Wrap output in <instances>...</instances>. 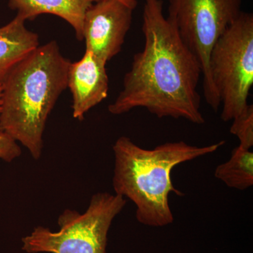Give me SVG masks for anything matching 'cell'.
I'll use <instances>...</instances> for the list:
<instances>
[{"instance_id":"6da1fadb","label":"cell","mask_w":253,"mask_h":253,"mask_svg":"<svg viewBox=\"0 0 253 253\" xmlns=\"http://www.w3.org/2000/svg\"><path fill=\"white\" fill-rule=\"evenodd\" d=\"M144 49L133 57L123 90L108 110L115 116L143 108L158 118L206 121L198 91L202 68L163 14V0H144Z\"/></svg>"},{"instance_id":"7a4b0ae2","label":"cell","mask_w":253,"mask_h":253,"mask_svg":"<svg viewBox=\"0 0 253 253\" xmlns=\"http://www.w3.org/2000/svg\"><path fill=\"white\" fill-rule=\"evenodd\" d=\"M71 61L53 41L40 45L11 71L2 84L0 131L41 158L46 121L68 88Z\"/></svg>"},{"instance_id":"3957f363","label":"cell","mask_w":253,"mask_h":253,"mask_svg":"<svg viewBox=\"0 0 253 253\" xmlns=\"http://www.w3.org/2000/svg\"><path fill=\"white\" fill-rule=\"evenodd\" d=\"M224 144L225 141L222 140L198 146L180 141L146 149L127 136H121L113 146L115 194L134 203L136 220L143 225H169L174 221L169 194L184 195L173 185L172 169L181 163L212 154Z\"/></svg>"},{"instance_id":"277c9868","label":"cell","mask_w":253,"mask_h":253,"mask_svg":"<svg viewBox=\"0 0 253 253\" xmlns=\"http://www.w3.org/2000/svg\"><path fill=\"white\" fill-rule=\"evenodd\" d=\"M126 205L122 196L96 193L85 212L66 209L60 214L59 231L35 228L21 239L22 250L27 253H106L111 224Z\"/></svg>"},{"instance_id":"5b68a950","label":"cell","mask_w":253,"mask_h":253,"mask_svg":"<svg viewBox=\"0 0 253 253\" xmlns=\"http://www.w3.org/2000/svg\"><path fill=\"white\" fill-rule=\"evenodd\" d=\"M211 80L222 105L221 119L233 121L249 106L253 85V15L242 11L216 42L209 59Z\"/></svg>"},{"instance_id":"8992f818","label":"cell","mask_w":253,"mask_h":253,"mask_svg":"<svg viewBox=\"0 0 253 253\" xmlns=\"http://www.w3.org/2000/svg\"><path fill=\"white\" fill-rule=\"evenodd\" d=\"M241 6L242 0H169L167 18L199 60L205 99L215 112L221 102L210 75V55L216 42L242 13Z\"/></svg>"},{"instance_id":"52a82bcc","label":"cell","mask_w":253,"mask_h":253,"mask_svg":"<svg viewBox=\"0 0 253 253\" xmlns=\"http://www.w3.org/2000/svg\"><path fill=\"white\" fill-rule=\"evenodd\" d=\"M134 10L119 0H99L91 5L83 20L86 50L105 63L117 56L130 29Z\"/></svg>"},{"instance_id":"ba28073f","label":"cell","mask_w":253,"mask_h":253,"mask_svg":"<svg viewBox=\"0 0 253 253\" xmlns=\"http://www.w3.org/2000/svg\"><path fill=\"white\" fill-rule=\"evenodd\" d=\"M106 63L85 49L83 58L68 68V87L73 96V117L83 121L89 110L108 96L109 80Z\"/></svg>"},{"instance_id":"9c48e42d","label":"cell","mask_w":253,"mask_h":253,"mask_svg":"<svg viewBox=\"0 0 253 253\" xmlns=\"http://www.w3.org/2000/svg\"><path fill=\"white\" fill-rule=\"evenodd\" d=\"M99 0H9L10 9L25 21H33L42 14L59 16L71 25L78 41H83L84 14Z\"/></svg>"},{"instance_id":"30bf717a","label":"cell","mask_w":253,"mask_h":253,"mask_svg":"<svg viewBox=\"0 0 253 253\" xmlns=\"http://www.w3.org/2000/svg\"><path fill=\"white\" fill-rule=\"evenodd\" d=\"M25 23L16 15L12 21L0 27V84L18 63L40 46L39 36L29 31Z\"/></svg>"},{"instance_id":"8fae6325","label":"cell","mask_w":253,"mask_h":253,"mask_svg":"<svg viewBox=\"0 0 253 253\" xmlns=\"http://www.w3.org/2000/svg\"><path fill=\"white\" fill-rule=\"evenodd\" d=\"M214 176L228 187L244 191L253 186V153L239 146L229 161L219 165Z\"/></svg>"},{"instance_id":"7c38bea8","label":"cell","mask_w":253,"mask_h":253,"mask_svg":"<svg viewBox=\"0 0 253 253\" xmlns=\"http://www.w3.org/2000/svg\"><path fill=\"white\" fill-rule=\"evenodd\" d=\"M230 132L239 139V146L246 149L253 146V106H249L233 120Z\"/></svg>"},{"instance_id":"4fadbf2b","label":"cell","mask_w":253,"mask_h":253,"mask_svg":"<svg viewBox=\"0 0 253 253\" xmlns=\"http://www.w3.org/2000/svg\"><path fill=\"white\" fill-rule=\"evenodd\" d=\"M21 155V149L17 141L9 134L0 131V159L11 163Z\"/></svg>"},{"instance_id":"5bb4252c","label":"cell","mask_w":253,"mask_h":253,"mask_svg":"<svg viewBox=\"0 0 253 253\" xmlns=\"http://www.w3.org/2000/svg\"><path fill=\"white\" fill-rule=\"evenodd\" d=\"M119 1H122L124 4L130 6V7L133 8L134 9H135L136 6H137V1H136V0H119Z\"/></svg>"},{"instance_id":"9a60e30c","label":"cell","mask_w":253,"mask_h":253,"mask_svg":"<svg viewBox=\"0 0 253 253\" xmlns=\"http://www.w3.org/2000/svg\"><path fill=\"white\" fill-rule=\"evenodd\" d=\"M1 98H2V84H0V111H1Z\"/></svg>"}]
</instances>
